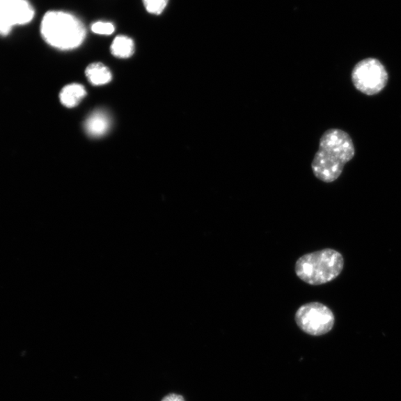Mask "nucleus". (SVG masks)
<instances>
[{"mask_svg": "<svg viewBox=\"0 0 401 401\" xmlns=\"http://www.w3.org/2000/svg\"><path fill=\"white\" fill-rule=\"evenodd\" d=\"M352 81L356 91L373 96L384 91L388 81V74L380 61L369 58L354 65Z\"/></svg>", "mask_w": 401, "mask_h": 401, "instance_id": "nucleus-4", "label": "nucleus"}, {"mask_svg": "<svg viewBox=\"0 0 401 401\" xmlns=\"http://www.w3.org/2000/svg\"><path fill=\"white\" fill-rule=\"evenodd\" d=\"M35 15L27 0H0V36H8L15 26L29 24Z\"/></svg>", "mask_w": 401, "mask_h": 401, "instance_id": "nucleus-6", "label": "nucleus"}, {"mask_svg": "<svg viewBox=\"0 0 401 401\" xmlns=\"http://www.w3.org/2000/svg\"><path fill=\"white\" fill-rule=\"evenodd\" d=\"M92 31L97 35L110 36L115 31V26L111 22H97L92 25Z\"/></svg>", "mask_w": 401, "mask_h": 401, "instance_id": "nucleus-12", "label": "nucleus"}, {"mask_svg": "<svg viewBox=\"0 0 401 401\" xmlns=\"http://www.w3.org/2000/svg\"><path fill=\"white\" fill-rule=\"evenodd\" d=\"M110 50L116 58H129L135 52V43L127 36H119L111 43Z\"/></svg>", "mask_w": 401, "mask_h": 401, "instance_id": "nucleus-10", "label": "nucleus"}, {"mask_svg": "<svg viewBox=\"0 0 401 401\" xmlns=\"http://www.w3.org/2000/svg\"><path fill=\"white\" fill-rule=\"evenodd\" d=\"M344 259L342 254L327 249L301 256L295 265V273L301 281L310 285L327 284L342 273Z\"/></svg>", "mask_w": 401, "mask_h": 401, "instance_id": "nucleus-3", "label": "nucleus"}, {"mask_svg": "<svg viewBox=\"0 0 401 401\" xmlns=\"http://www.w3.org/2000/svg\"><path fill=\"white\" fill-rule=\"evenodd\" d=\"M86 77L94 86H102L109 84L113 78L111 71L102 63L88 65L86 69Z\"/></svg>", "mask_w": 401, "mask_h": 401, "instance_id": "nucleus-9", "label": "nucleus"}, {"mask_svg": "<svg viewBox=\"0 0 401 401\" xmlns=\"http://www.w3.org/2000/svg\"><path fill=\"white\" fill-rule=\"evenodd\" d=\"M86 95V88L79 84L65 86L60 93L61 104L67 108H74L81 102Z\"/></svg>", "mask_w": 401, "mask_h": 401, "instance_id": "nucleus-8", "label": "nucleus"}, {"mask_svg": "<svg viewBox=\"0 0 401 401\" xmlns=\"http://www.w3.org/2000/svg\"><path fill=\"white\" fill-rule=\"evenodd\" d=\"M42 39L60 50L79 47L86 36L83 22L74 15L63 11L50 10L42 17L40 25Z\"/></svg>", "mask_w": 401, "mask_h": 401, "instance_id": "nucleus-2", "label": "nucleus"}, {"mask_svg": "<svg viewBox=\"0 0 401 401\" xmlns=\"http://www.w3.org/2000/svg\"><path fill=\"white\" fill-rule=\"evenodd\" d=\"M169 0H143L145 8L149 13L159 15L165 9Z\"/></svg>", "mask_w": 401, "mask_h": 401, "instance_id": "nucleus-11", "label": "nucleus"}, {"mask_svg": "<svg viewBox=\"0 0 401 401\" xmlns=\"http://www.w3.org/2000/svg\"><path fill=\"white\" fill-rule=\"evenodd\" d=\"M162 401H185L181 395L171 394L165 397Z\"/></svg>", "mask_w": 401, "mask_h": 401, "instance_id": "nucleus-13", "label": "nucleus"}, {"mask_svg": "<svg viewBox=\"0 0 401 401\" xmlns=\"http://www.w3.org/2000/svg\"><path fill=\"white\" fill-rule=\"evenodd\" d=\"M354 155V143L349 134L336 128L328 129L320 139L319 149L311 162L312 171L321 182H336L345 165L353 159Z\"/></svg>", "mask_w": 401, "mask_h": 401, "instance_id": "nucleus-1", "label": "nucleus"}, {"mask_svg": "<svg viewBox=\"0 0 401 401\" xmlns=\"http://www.w3.org/2000/svg\"><path fill=\"white\" fill-rule=\"evenodd\" d=\"M111 118L106 111L98 109L89 116L85 123L84 129L88 136L99 138L105 135L110 129Z\"/></svg>", "mask_w": 401, "mask_h": 401, "instance_id": "nucleus-7", "label": "nucleus"}, {"mask_svg": "<svg viewBox=\"0 0 401 401\" xmlns=\"http://www.w3.org/2000/svg\"><path fill=\"white\" fill-rule=\"evenodd\" d=\"M299 328L311 336H321L331 331L336 323L332 310L318 302L300 306L295 314Z\"/></svg>", "mask_w": 401, "mask_h": 401, "instance_id": "nucleus-5", "label": "nucleus"}]
</instances>
